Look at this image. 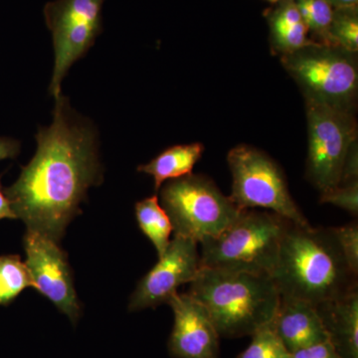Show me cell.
Returning a JSON list of instances; mask_svg holds the SVG:
<instances>
[{"label":"cell","mask_w":358,"mask_h":358,"mask_svg":"<svg viewBox=\"0 0 358 358\" xmlns=\"http://www.w3.org/2000/svg\"><path fill=\"white\" fill-rule=\"evenodd\" d=\"M55 100L53 122L35 136L36 154L4 193L28 231L59 243L89 188L102 182L103 167L95 128L62 94Z\"/></svg>","instance_id":"1"},{"label":"cell","mask_w":358,"mask_h":358,"mask_svg":"<svg viewBox=\"0 0 358 358\" xmlns=\"http://www.w3.org/2000/svg\"><path fill=\"white\" fill-rule=\"evenodd\" d=\"M280 296L317 306L357 289L331 228L289 222L272 275Z\"/></svg>","instance_id":"2"},{"label":"cell","mask_w":358,"mask_h":358,"mask_svg":"<svg viewBox=\"0 0 358 358\" xmlns=\"http://www.w3.org/2000/svg\"><path fill=\"white\" fill-rule=\"evenodd\" d=\"M188 294L208 313L220 338L251 336L272 322L280 293L267 275L200 268Z\"/></svg>","instance_id":"3"},{"label":"cell","mask_w":358,"mask_h":358,"mask_svg":"<svg viewBox=\"0 0 358 358\" xmlns=\"http://www.w3.org/2000/svg\"><path fill=\"white\" fill-rule=\"evenodd\" d=\"M289 222L271 211L243 209L220 234L200 242L201 267L271 277Z\"/></svg>","instance_id":"4"},{"label":"cell","mask_w":358,"mask_h":358,"mask_svg":"<svg viewBox=\"0 0 358 358\" xmlns=\"http://www.w3.org/2000/svg\"><path fill=\"white\" fill-rule=\"evenodd\" d=\"M306 101L355 113L358 94L357 52L343 47L310 43L282 56Z\"/></svg>","instance_id":"5"},{"label":"cell","mask_w":358,"mask_h":358,"mask_svg":"<svg viewBox=\"0 0 358 358\" xmlns=\"http://www.w3.org/2000/svg\"><path fill=\"white\" fill-rule=\"evenodd\" d=\"M159 195L174 235L199 244L220 234L241 211L210 178L200 174L169 180L160 187Z\"/></svg>","instance_id":"6"},{"label":"cell","mask_w":358,"mask_h":358,"mask_svg":"<svg viewBox=\"0 0 358 358\" xmlns=\"http://www.w3.org/2000/svg\"><path fill=\"white\" fill-rule=\"evenodd\" d=\"M227 162L233 178L229 199L238 209L260 207L301 227L312 226L294 201L281 167L265 152L240 145L230 150Z\"/></svg>","instance_id":"7"},{"label":"cell","mask_w":358,"mask_h":358,"mask_svg":"<svg viewBox=\"0 0 358 358\" xmlns=\"http://www.w3.org/2000/svg\"><path fill=\"white\" fill-rule=\"evenodd\" d=\"M308 157L306 176L320 192L341 183L348 150L357 141L355 113L306 101Z\"/></svg>","instance_id":"8"},{"label":"cell","mask_w":358,"mask_h":358,"mask_svg":"<svg viewBox=\"0 0 358 358\" xmlns=\"http://www.w3.org/2000/svg\"><path fill=\"white\" fill-rule=\"evenodd\" d=\"M105 0H55L44 7V17L53 37L55 65L51 96L61 95V83L71 66L83 57L102 32Z\"/></svg>","instance_id":"9"},{"label":"cell","mask_w":358,"mask_h":358,"mask_svg":"<svg viewBox=\"0 0 358 358\" xmlns=\"http://www.w3.org/2000/svg\"><path fill=\"white\" fill-rule=\"evenodd\" d=\"M26 267L31 277L33 288L46 296L73 324L81 317L67 254L57 242L34 232H26L24 239Z\"/></svg>","instance_id":"10"},{"label":"cell","mask_w":358,"mask_h":358,"mask_svg":"<svg viewBox=\"0 0 358 358\" xmlns=\"http://www.w3.org/2000/svg\"><path fill=\"white\" fill-rule=\"evenodd\" d=\"M200 268L199 243L174 235L159 262L138 282L131 294L129 312L155 308L169 303L179 287L190 284L196 278Z\"/></svg>","instance_id":"11"},{"label":"cell","mask_w":358,"mask_h":358,"mask_svg":"<svg viewBox=\"0 0 358 358\" xmlns=\"http://www.w3.org/2000/svg\"><path fill=\"white\" fill-rule=\"evenodd\" d=\"M174 315L169 339L173 358H219L220 336L205 308L189 294L176 293L169 301Z\"/></svg>","instance_id":"12"},{"label":"cell","mask_w":358,"mask_h":358,"mask_svg":"<svg viewBox=\"0 0 358 358\" xmlns=\"http://www.w3.org/2000/svg\"><path fill=\"white\" fill-rule=\"evenodd\" d=\"M272 326L291 353L327 341L317 306L308 301L280 296Z\"/></svg>","instance_id":"13"},{"label":"cell","mask_w":358,"mask_h":358,"mask_svg":"<svg viewBox=\"0 0 358 358\" xmlns=\"http://www.w3.org/2000/svg\"><path fill=\"white\" fill-rule=\"evenodd\" d=\"M327 336L341 358H358V289L317 306Z\"/></svg>","instance_id":"14"},{"label":"cell","mask_w":358,"mask_h":358,"mask_svg":"<svg viewBox=\"0 0 358 358\" xmlns=\"http://www.w3.org/2000/svg\"><path fill=\"white\" fill-rule=\"evenodd\" d=\"M204 152L202 143L174 145L167 148L152 162L138 167V173H147L155 180V192L167 180H173L192 173L193 167Z\"/></svg>","instance_id":"15"},{"label":"cell","mask_w":358,"mask_h":358,"mask_svg":"<svg viewBox=\"0 0 358 358\" xmlns=\"http://www.w3.org/2000/svg\"><path fill=\"white\" fill-rule=\"evenodd\" d=\"M134 210L138 227L154 245L159 258L171 240L173 229L171 219L160 205L157 195L138 201Z\"/></svg>","instance_id":"16"},{"label":"cell","mask_w":358,"mask_h":358,"mask_svg":"<svg viewBox=\"0 0 358 358\" xmlns=\"http://www.w3.org/2000/svg\"><path fill=\"white\" fill-rule=\"evenodd\" d=\"M30 287L33 288L31 277L20 257L0 256V306L13 303Z\"/></svg>","instance_id":"17"},{"label":"cell","mask_w":358,"mask_h":358,"mask_svg":"<svg viewBox=\"0 0 358 358\" xmlns=\"http://www.w3.org/2000/svg\"><path fill=\"white\" fill-rule=\"evenodd\" d=\"M296 2L303 22L308 26V31L312 33L310 41L336 46L329 33L334 7L327 0H296Z\"/></svg>","instance_id":"18"},{"label":"cell","mask_w":358,"mask_h":358,"mask_svg":"<svg viewBox=\"0 0 358 358\" xmlns=\"http://www.w3.org/2000/svg\"><path fill=\"white\" fill-rule=\"evenodd\" d=\"M331 39L336 46L348 51L358 50L357 6L336 7L329 28Z\"/></svg>","instance_id":"19"},{"label":"cell","mask_w":358,"mask_h":358,"mask_svg":"<svg viewBox=\"0 0 358 358\" xmlns=\"http://www.w3.org/2000/svg\"><path fill=\"white\" fill-rule=\"evenodd\" d=\"M248 348L237 358H289L291 352L278 336L272 322L257 329Z\"/></svg>","instance_id":"20"},{"label":"cell","mask_w":358,"mask_h":358,"mask_svg":"<svg viewBox=\"0 0 358 358\" xmlns=\"http://www.w3.org/2000/svg\"><path fill=\"white\" fill-rule=\"evenodd\" d=\"M270 27L272 50L281 57L313 43L308 38V29L305 22L293 26L270 25Z\"/></svg>","instance_id":"21"},{"label":"cell","mask_w":358,"mask_h":358,"mask_svg":"<svg viewBox=\"0 0 358 358\" xmlns=\"http://www.w3.org/2000/svg\"><path fill=\"white\" fill-rule=\"evenodd\" d=\"M334 236L338 240L339 248L341 250L348 268L352 274H358V224L357 221L341 226V227L331 228Z\"/></svg>","instance_id":"22"},{"label":"cell","mask_w":358,"mask_h":358,"mask_svg":"<svg viewBox=\"0 0 358 358\" xmlns=\"http://www.w3.org/2000/svg\"><path fill=\"white\" fill-rule=\"evenodd\" d=\"M320 203L333 204L345 209L353 216L358 214V180L343 183L322 193Z\"/></svg>","instance_id":"23"},{"label":"cell","mask_w":358,"mask_h":358,"mask_svg":"<svg viewBox=\"0 0 358 358\" xmlns=\"http://www.w3.org/2000/svg\"><path fill=\"white\" fill-rule=\"evenodd\" d=\"M289 358H341L329 341L292 352Z\"/></svg>","instance_id":"24"},{"label":"cell","mask_w":358,"mask_h":358,"mask_svg":"<svg viewBox=\"0 0 358 358\" xmlns=\"http://www.w3.org/2000/svg\"><path fill=\"white\" fill-rule=\"evenodd\" d=\"M358 180V150L357 141L353 143L346 155L345 164H343V173H341V183L352 182Z\"/></svg>","instance_id":"25"},{"label":"cell","mask_w":358,"mask_h":358,"mask_svg":"<svg viewBox=\"0 0 358 358\" xmlns=\"http://www.w3.org/2000/svg\"><path fill=\"white\" fill-rule=\"evenodd\" d=\"M20 152V141L13 138H0V162L7 159H15Z\"/></svg>","instance_id":"26"},{"label":"cell","mask_w":358,"mask_h":358,"mask_svg":"<svg viewBox=\"0 0 358 358\" xmlns=\"http://www.w3.org/2000/svg\"><path fill=\"white\" fill-rule=\"evenodd\" d=\"M2 219H17L11 208L10 202L1 187V176H0V220Z\"/></svg>","instance_id":"27"},{"label":"cell","mask_w":358,"mask_h":358,"mask_svg":"<svg viewBox=\"0 0 358 358\" xmlns=\"http://www.w3.org/2000/svg\"><path fill=\"white\" fill-rule=\"evenodd\" d=\"M334 8L336 7H345L357 6L358 0H327Z\"/></svg>","instance_id":"28"},{"label":"cell","mask_w":358,"mask_h":358,"mask_svg":"<svg viewBox=\"0 0 358 358\" xmlns=\"http://www.w3.org/2000/svg\"><path fill=\"white\" fill-rule=\"evenodd\" d=\"M268 1L272 2V3H277L279 0H268Z\"/></svg>","instance_id":"29"}]
</instances>
